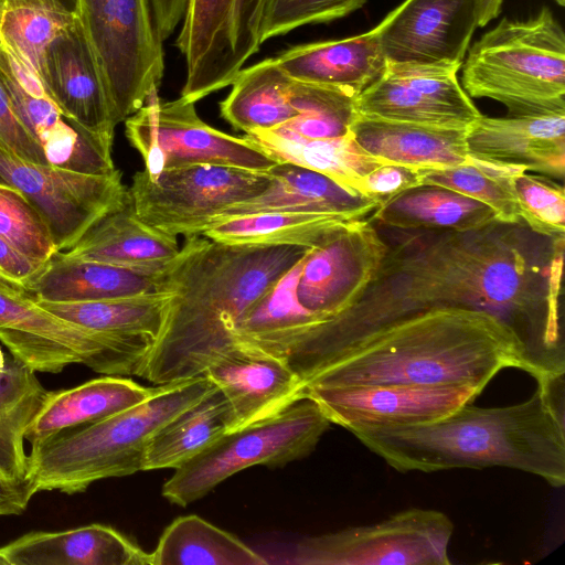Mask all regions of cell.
<instances>
[{
    "instance_id": "cell-1",
    "label": "cell",
    "mask_w": 565,
    "mask_h": 565,
    "mask_svg": "<svg viewBox=\"0 0 565 565\" xmlns=\"http://www.w3.org/2000/svg\"><path fill=\"white\" fill-rule=\"evenodd\" d=\"M497 224L444 232L387 254L362 298L347 311L310 328L287 362L305 383L372 330L435 307L487 311L515 333L522 371L543 383L565 374L561 327L547 312L540 266L512 231Z\"/></svg>"
},
{
    "instance_id": "cell-2",
    "label": "cell",
    "mask_w": 565,
    "mask_h": 565,
    "mask_svg": "<svg viewBox=\"0 0 565 565\" xmlns=\"http://www.w3.org/2000/svg\"><path fill=\"white\" fill-rule=\"evenodd\" d=\"M309 248L188 236L170 275L173 295L164 324L138 376L156 385L180 382L244 352L235 339L237 323Z\"/></svg>"
},
{
    "instance_id": "cell-3",
    "label": "cell",
    "mask_w": 565,
    "mask_h": 565,
    "mask_svg": "<svg viewBox=\"0 0 565 565\" xmlns=\"http://www.w3.org/2000/svg\"><path fill=\"white\" fill-rule=\"evenodd\" d=\"M351 433L401 472L507 467L565 483L564 376L537 383L524 402L466 404L427 424L355 428Z\"/></svg>"
},
{
    "instance_id": "cell-4",
    "label": "cell",
    "mask_w": 565,
    "mask_h": 565,
    "mask_svg": "<svg viewBox=\"0 0 565 565\" xmlns=\"http://www.w3.org/2000/svg\"><path fill=\"white\" fill-rule=\"evenodd\" d=\"M522 370L513 330L482 310L435 307L385 323L358 340L306 387L471 385Z\"/></svg>"
},
{
    "instance_id": "cell-5",
    "label": "cell",
    "mask_w": 565,
    "mask_h": 565,
    "mask_svg": "<svg viewBox=\"0 0 565 565\" xmlns=\"http://www.w3.org/2000/svg\"><path fill=\"white\" fill-rule=\"evenodd\" d=\"M214 387L205 376L158 385L139 404L31 446L25 477L30 492L74 494L96 481L140 471L158 430Z\"/></svg>"
},
{
    "instance_id": "cell-6",
    "label": "cell",
    "mask_w": 565,
    "mask_h": 565,
    "mask_svg": "<svg viewBox=\"0 0 565 565\" xmlns=\"http://www.w3.org/2000/svg\"><path fill=\"white\" fill-rule=\"evenodd\" d=\"M461 67L468 96L494 99L508 115L565 113V33L547 7L525 21L501 20Z\"/></svg>"
},
{
    "instance_id": "cell-7",
    "label": "cell",
    "mask_w": 565,
    "mask_h": 565,
    "mask_svg": "<svg viewBox=\"0 0 565 565\" xmlns=\"http://www.w3.org/2000/svg\"><path fill=\"white\" fill-rule=\"evenodd\" d=\"M0 341L35 372L60 373L84 364L106 375H138L151 349L68 322L36 303L28 290L0 276Z\"/></svg>"
},
{
    "instance_id": "cell-8",
    "label": "cell",
    "mask_w": 565,
    "mask_h": 565,
    "mask_svg": "<svg viewBox=\"0 0 565 565\" xmlns=\"http://www.w3.org/2000/svg\"><path fill=\"white\" fill-rule=\"evenodd\" d=\"M331 423L310 398L227 433L175 469L162 487L171 503L186 507L231 476L253 466L281 467L310 455Z\"/></svg>"
},
{
    "instance_id": "cell-9",
    "label": "cell",
    "mask_w": 565,
    "mask_h": 565,
    "mask_svg": "<svg viewBox=\"0 0 565 565\" xmlns=\"http://www.w3.org/2000/svg\"><path fill=\"white\" fill-rule=\"evenodd\" d=\"M76 17L103 72L117 122L158 92L164 52L151 0H77Z\"/></svg>"
},
{
    "instance_id": "cell-10",
    "label": "cell",
    "mask_w": 565,
    "mask_h": 565,
    "mask_svg": "<svg viewBox=\"0 0 565 565\" xmlns=\"http://www.w3.org/2000/svg\"><path fill=\"white\" fill-rule=\"evenodd\" d=\"M266 172L228 166L190 164L132 178L129 191L136 215L177 236L201 235L227 207L260 195L270 185Z\"/></svg>"
},
{
    "instance_id": "cell-11",
    "label": "cell",
    "mask_w": 565,
    "mask_h": 565,
    "mask_svg": "<svg viewBox=\"0 0 565 565\" xmlns=\"http://www.w3.org/2000/svg\"><path fill=\"white\" fill-rule=\"evenodd\" d=\"M454 524L443 512L412 508L367 525L297 542L279 563L291 565H449Z\"/></svg>"
},
{
    "instance_id": "cell-12",
    "label": "cell",
    "mask_w": 565,
    "mask_h": 565,
    "mask_svg": "<svg viewBox=\"0 0 565 565\" xmlns=\"http://www.w3.org/2000/svg\"><path fill=\"white\" fill-rule=\"evenodd\" d=\"M126 137L138 150L149 177L162 170L216 164L266 172L276 162L246 137H234L204 122L195 104L181 96L161 102L152 92L125 120Z\"/></svg>"
},
{
    "instance_id": "cell-13",
    "label": "cell",
    "mask_w": 565,
    "mask_h": 565,
    "mask_svg": "<svg viewBox=\"0 0 565 565\" xmlns=\"http://www.w3.org/2000/svg\"><path fill=\"white\" fill-rule=\"evenodd\" d=\"M0 180L38 209L57 252L74 246L100 218L130 202L121 173L87 174L23 161L0 148Z\"/></svg>"
},
{
    "instance_id": "cell-14",
    "label": "cell",
    "mask_w": 565,
    "mask_h": 565,
    "mask_svg": "<svg viewBox=\"0 0 565 565\" xmlns=\"http://www.w3.org/2000/svg\"><path fill=\"white\" fill-rule=\"evenodd\" d=\"M388 250L371 218L342 227L310 248L297 282V301L321 320L347 311L375 280Z\"/></svg>"
},
{
    "instance_id": "cell-15",
    "label": "cell",
    "mask_w": 565,
    "mask_h": 565,
    "mask_svg": "<svg viewBox=\"0 0 565 565\" xmlns=\"http://www.w3.org/2000/svg\"><path fill=\"white\" fill-rule=\"evenodd\" d=\"M460 66L386 63L356 97L359 115L422 125L467 128L481 113L459 83Z\"/></svg>"
},
{
    "instance_id": "cell-16",
    "label": "cell",
    "mask_w": 565,
    "mask_h": 565,
    "mask_svg": "<svg viewBox=\"0 0 565 565\" xmlns=\"http://www.w3.org/2000/svg\"><path fill=\"white\" fill-rule=\"evenodd\" d=\"M471 385H386L306 387L331 424L355 428L416 426L438 420L472 403L481 393Z\"/></svg>"
},
{
    "instance_id": "cell-17",
    "label": "cell",
    "mask_w": 565,
    "mask_h": 565,
    "mask_svg": "<svg viewBox=\"0 0 565 565\" xmlns=\"http://www.w3.org/2000/svg\"><path fill=\"white\" fill-rule=\"evenodd\" d=\"M479 0H405L375 26L386 63L460 66Z\"/></svg>"
},
{
    "instance_id": "cell-18",
    "label": "cell",
    "mask_w": 565,
    "mask_h": 565,
    "mask_svg": "<svg viewBox=\"0 0 565 565\" xmlns=\"http://www.w3.org/2000/svg\"><path fill=\"white\" fill-rule=\"evenodd\" d=\"M40 77L50 99L85 129L114 138L118 125L93 47L77 19L47 45Z\"/></svg>"
},
{
    "instance_id": "cell-19",
    "label": "cell",
    "mask_w": 565,
    "mask_h": 565,
    "mask_svg": "<svg viewBox=\"0 0 565 565\" xmlns=\"http://www.w3.org/2000/svg\"><path fill=\"white\" fill-rule=\"evenodd\" d=\"M471 158L562 179L565 113L505 117L480 115L467 127Z\"/></svg>"
},
{
    "instance_id": "cell-20",
    "label": "cell",
    "mask_w": 565,
    "mask_h": 565,
    "mask_svg": "<svg viewBox=\"0 0 565 565\" xmlns=\"http://www.w3.org/2000/svg\"><path fill=\"white\" fill-rule=\"evenodd\" d=\"M102 262L72 258L55 253L26 287L35 302L74 303L111 300L172 290L170 274Z\"/></svg>"
},
{
    "instance_id": "cell-21",
    "label": "cell",
    "mask_w": 565,
    "mask_h": 565,
    "mask_svg": "<svg viewBox=\"0 0 565 565\" xmlns=\"http://www.w3.org/2000/svg\"><path fill=\"white\" fill-rule=\"evenodd\" d=\"M203 376L225 396L231 431L273 417L306 398L303 383L280 358L242 352L211 364Z\"/></svg>"
},
{
    "instance_id": "cell-22",
    "label": "cell",
    "mask_w": 565,
    "mask_h": 565,
    "mask_svg": "<svg viewBox=\"0 0 565 565\" xmlns=\"http://www.w3.org/2000/svg\"><path fill=\"white\" fill-rule=\"evenodd\" d=\"M236 0H188L175 45L185 61L181 97L196 103L231 85Z\"/></svg>"
},
{
    "instance_id": "cell-23",
    "label": "cell",
    "mask_w": 565,
    "mask_h": 565,
    "mask_svg": "<svg viewBox=\"0 0 565 565\" xmlns=\"http://www.w3.org/2000/svg\"><path fill=\"white\" fill-rule=\"evenodd\" d=\"M12 107L52 167L87 174H111L113 139L66 117L49 97H34L0 72Z\"/></svg>"
},
{
    "instance_id": "cell-24",
    "label": "cell",
    "mask_w": 565,
    "mask_h": 565,
    "mask_svg": "<svg viewBox=\"0 0 565 565\" xmlns=\"http://www.w3.org/2000/svg\"><path fill=\"white\" fill-rule=\"evenodd\" d=\"M271 182L260 195L221 212L210 225L262 212H306L369 220L380 204L349 191L327 175L290 163L276 162L268 171Z\"/></svg>"
},
{
    "instance_id": "cell-25",
    "label": "cell",
    "mask_w": 565,
    "mask_h": 565,
    "mask_svg": "<svg viewBox=\"0 0 565 565\" xmlns=\"http://www.w3.org/2000/svg\"><path fill=\"white\" fill-rule=\"evenodd\" d=\"M9 565H152V554L105 524L31 532L0 547Z\"/></svg>"
},
{
    "instance_id": "cell-26",
    "label": "cell",
    "mask_w": 565,
    "mask_h": 565,
    "mask_svg": "<svg viewBox=\"0 0 565 565\" xmlns=\"http://www.w3.org/2000/svg\"><path fill=\"white\" fill-rule=\"evenodd\" d=\"M351 132L358 143L374 157L413 169L451 168L469 158L467 128L358 115Z\"/></svg>"
},
{
    "instance_id": "cell-27",
    "label": "cell",
    "mask_w": 565,
    "mask_h": 565,
    "mask_svg": "<svg viewBox=\"0 0 565 565\" xmlns=\"http://www.w3.org/2000/svg\"><path fill=\"white\" fill-rule=\"evenodd\" d=\"M275 60L295 81L340 87L356 95L386 66L375 28L347 39L292 46Z\"/></svg>"
},
{
    "instance_id": "cell-28",
    "label": "cell",
    "mask_w": 565,
    "mask_h": 565,
    "mask_svg": "<svg viewBox=\"0 0 565 565\" xmlns=\"http://www.w3.org/2000/svg\"><path fill=\"white\" fill-rule=\"evenodd\" d=\"M180 250L175 236L142 222L130 200L100 218L62 253L72 258L159 270L169 267Z\"/></svg>"
},
{
    "instance_id": "cell-29",
    "label": "cell",
    "mask_w": 565,
    "mask_h": 565,
    "mask_svg": "<svg viewBox=\"0 0 565 565\" xmlns=\"http://www.w3.org/2000/svg\"><path fill=\"white\" fill-rule=\"evenodd\" d=\"M157 387L108 375L75 387L47 391L25 430V440L34 446L61 431L108 417L143 402Z\"/></svg>"
},
{
    "instance_id": "cell-30",
    "label": "cell",
    "mask_w": 565,
    "mask_h": 565,
    "mask_svg": "<svg viewBox=\"0 0 565 565\" xmlns=\"http://www.w3.org/2000/svg\"><path fill=\"white\" fill-rule=\"evenodd\" d=\"M306 255L237 323L235 339L246 353L285 359L297 341L323 321L302 308L296 298Z\"/></svg>"
},
{
    "instance_id": "cell-31",
    "label": "cell",
    "mask_w": 565,
    "mask_h": 565,
    "mask_svg": "<svg viewBox=\"0 0 565 565\" xmlns=\"http://www.w3.org/2000/svg\"><path fill=\"white\" fill-rule=\"evenodd\" d=\"M245 137L275 162L317 171L358 194L366 174L390 163L365 151L352 132L341 138L309 140L275 128L252 131Z\"/></svg>"
},
{
    "instance_id": "cell-32",
    "label": "cell",
    "mask_w": 565,
    "mask_h": 565,
    "mask_svg": "<svg viewBox=\"0 0 565 565\" xmlns=\"http://www.w3.org/2000/svg\"><path fill=\"white\" fill-rule=\"evenodd\" d=\"M372 221L402 230L478 231L500 224L487 205L450 189L423 184L380 205Z\"/></svg>"
},
{
    "instance_id": "cell-33",
    "label": "cell",
    "mask_w": 565,
    "mask_h": 565,
    "mask_svg": "<svg viewBox=\"0 0 565 565\" xmlns=\"http://www.w3.org/2000/svg\"><path fill=\"white\" fill-rule=\"evenodd\" d=\"M290 78L275 57L242 68L220 103V113L245 134L277 128L297 116L289 99Z\"/></svg>"
},
{
    "instance_id": "cell-34",
    "label": "cell",
    "mask_w": 565,
    "mask_h": 565,
    "mask_svg": "<svg viewBox=\"0 0 565 565\" xmlns=\"http://www.w3.org/2000/svg\"><path fill=\"white\" fill-rule=\"evenodd\" d=\"M230 431L228 404L215 386L158 430L146 448L141 470H175Z\"/></svg>"
},
{
    "instance_id": "cell-35",
    "label": "cell",
    "mask_w": 565,
    "mask_h": 565,
    "mask_svg": "<svg viewBox=\"0 0 565 565\" xmlns=\"http://www.w3.org/2000/svg\"><path fill=\"white\" fill-rule=\"evenodd\" d=\"M172 295L170 290L102 301L36 303L85 329L152 347L164 324Z\"/></svg>"
},
{
    "instance_id": "cell-36",
    "label": "cell",
    "mask_w": 565,
    "mask_h": 565,
    "mask_svg": "<svg viewBox=\"0 0 565 565\" xmlns=\"http://www.w3.org/2000/svg\"><path fill=\"white\" fill-rule=\"evenodd\" d=\"M353 222L356 221L334 214L262 212L223 220L206 227L201 235L231 245L316 247Z\"/></svg>"
},
{
    "instance_id": "cell-37",
    "label": "cell",
    "mask_w": 565,
    "mask_h": 565,
    "mask_svg": "<svg viewBox=\"0 0 565 565\" xmlns=\"http://www.w3.org/2000/svg\"><path fill=\"white\" fill-rule=\"evenodd\" d=\"M152 565H266L262 554L198 515L175 519L161 534Z\"/></svg>"
},
{
    "instance_id": "cell-38",
    "label": "cell",
    "mask_w": 565,
    "mask_h": 565,
    "mask_svg": "<svg viewBox=\"0 0 565 565\" xmlns=\"http://www.w3.org/2000/svg\"><path fill=\"white\" fill-rule=\"evenodd\" d=\"M46 392L35 371L12 354L6 359L0 372V469L13 478L25 480L24 434Z\"/></svg>"
},
{
    "instance_id": "cell-39",
    "label": "cell",
    "mask_w": 565,
    "mask_h": 565,
    "mask_svg": "<svg viewBox=\"0 0 565 565\" xmlns=\"http://www.w3.org/2000/svg\"><path fill=\"white\" fill-rule=\"evenodd\" d=\"M525 171L469 156L456 167L418 169V177L420 185H439L469 196L490 207L500 224L513 225L521 222L514 180Z\"/></svg>"
},
{
    "instance_id": "cell-40",
    "label": "cell",
    "mask_w": 565,
    "mask_h": 565,
    "mask_svg": "<svg viewBox=\"0 0 565 565\" xmlns=\"http://www.w3.org/2000/svg\"><path fill=\"white\" fill-rule=\"evenodd\" d=\"M356 97L340 87L292 79L289 99L297 116L277 128L309 140L344 137L359 115Z\"/></svg>"
},
{
    "instance_id": "cell-41",
    "label": "cell",
    "mask_w": 565,
    "mask_h": 565,
    "mask_svg": "<svg viewBox=\"0 0 565 565\" xmlns=\"http://www.w3.org/2000/svg\"><path fill=\"white\" fill-rule=\"evenodd\" d=\"M75 18L51 0H0V44L40 75L47 45Z\"/></svg>"
},
{
    "instance_id": "cell-42",
    "label": "cell",
    "mask_w": 565,
    "mask_h": 565,
    "mask_svg": "<svg viewBox=\"0 0 565 565\" xmlns=\"http://www.w3.org/2000/svg\"><path fill=\"white\" fill-rule=\"evenodd\" d=\"M0 237L40 264L57 253L41 213L20 190L4 181H0Z\"/></svg>"
},
{
    "instance_id": "cell-43",
    "label": "cell",
    "mask_w": 565,
    "mask_h": 565,
    "mask_svg": "<svg viewBox=\"0 0 565 565\" xmlns=\"http://www.w3.org/2000/svg\"><path fill=\"white\" fill-rule=\"evenodd\" d=\"M525 172L514 180L521 221L536 234L556 237L565 232V194L562 185Z\"/></svg>"
},
{
    "instance_id": "cell-44",
    "label": "cell",
    "mask_w": 565,
    "mask_h": 565,
    "mask_svg": "<svg viewBox=\"0 0 565 565\" xmlns=\"http://www.w3.org/2000/svg\"><path fill=\"white\" fill-rule=\"evenodd\" d=\"M366 0H269L264 13L259 41L284 35L312 23L330 22L358 10Z\"/></svg>"
},
{
    "instance_id": "cell-45",
    "label": "cell",
    "mask_w": 565,
    "mask_h": 565,
    "mask_svg": "<svg viewBox=\"0 0 565 565\" xmlns=\"http://www.w3.org/2000/svg\"><path fill=\"white\" fill-rule=\"evenodd\" d=\"M269 0H236L233 15V64L238 73L258 52L260 23Z\"/></svg>"
},
{
    "instance_id": "cell-46",
    "label": "cell",
    "mask_w": 565,
    "mask_h": 565,
    "mask_svg": "<svg viewBox=\"0 0 565 565\" xmlns=\"http://www.w3.org/2000/svg\"><path fill=\"white\" fill-rule=\"evenodd\" d=\"M0 148L23 161L47 164L40 146L17 116L1 76Z\"/></svg>"
},
{
    "instance_id": "cell-47",
    "label": "cell",
    "mask_w": 565,
    "mask_h": 565,
    "mask_svg": "<svg viewBox=\"0 0 565 565\" xmlns=\"http://www.w3.org/2000/svg\"><path fill=\"white\" fill-rule=\"evenodd\" d=\"M418 185H420L418 169L385 163L362 179L360 194L382 205L399 193Z\"/></svg>"
},
{
    "instance_id": "cell-48",
    "label": "cell",
    "mask_w": 565,
    "mask_h": 565,
    "mask_svg": "<svg viewBox=\"0 0 565 565\" xmlns=\"http://www.w3.org/2000/svg\"><path fill=\"white\" fill-rule=\"evenodd\" d=\"M43 266L44 264L32 260L0 237V276L26 289L33 278L42 270Z\"/></svg>"
},
{
    "instance_id": "cell-49",
    "label": "cell",
    "mask_w": 565,
    "mask_h": 565,
    "mask_svg": "<svg viewBox=\"0 0 565 565\" xmlns=\"http://www.w3.org/2000/svg\"><path fill=\"white\" fill-rule=\"evenodd\" d=\"M32 497L25 480L13 478L0 469V516L22 514Z\"/></svg>"
},
{
    "instance_id": "cell-50",
    "label": "cell",
    "mask_w": 565,
    "mask_h": 565,
    "mask_svg": "<svg viewBox=\"0 0 565 565\" xmlns=\"http://www.w3.org/2000/svg\"><path fill=\"white\" fill-rule=\"evenodd\" d=\"M188 0H151L157 33L163 42L183 20Z\"/></svg>"
},
{
    "instance_id": "cell-51",
    "label": "cell",
    "mask_w": 565,
    "mask_h": 565,
    "mask_svg": "<svg viewBox=\"0 0 565 565\" xmlns=\"http://www.w3.org/2000/svg\"><path fill=\"white\" fill-rule=\"evenodd\" d=\"M503 0H479V26L487 25L500 13Z\"/></svg>"
},
{
    "instance_id": "cell-52",
    "label": "cell",
    "mask_w": 565,
    "mask_h": 565,
    "mask_svg": "<svg viewBox=\"0 0 565 565\" xmlns=\"http://www.w3.org/2000/svg\"><path fill=\"white\" fill-rule=\"evenodd\" d=\"M64 10L76 15L77 0H51Z\"/></svg>"
},
{
    "instance_id": "cell-53",
    "label": "cell",
    "mask_w": 565,
    "mask_h": 565,
    "mask_svg": "<svg viewBox=\"0 0 565 565\" xmlns=\"http://www.w3.org/2000/svg\"><path fill=\"white\" fill-rule=\"evenodd\" d=\"M6 359H7V356L4 355V353L0 347V372L4 369Z\"/></svg>"
},
{
    "instance_id": "cell-54",
    "label": "cell",
    "mask_w": 565,
    "mask_h": 565,
    "mask_svg": "<svg viewBox=\"0 0 565 565\" xmlns=\"http://www.w3.org/2000/svg\"><path fill=\"white\" fill-rule=\"evenodd\" d=\"M0 565H9L7 558L2 554L1 550H0Z\"/></svg>"
},
{
    "instance_id": "cell-55",
    "label": "cell",
    "mask_w": 565,
    "mask_h": 565,
    "mask_svg": "<svg viewBox=\"0 0 565 565\" xmlns=\"http://www.w3.org/2000/svg\"><path fill=\"white\" fill-rule=\"evenodd\" d=\"M559 6H564L565 4V0H555Z\"/></svg>"
}]
</instances>
